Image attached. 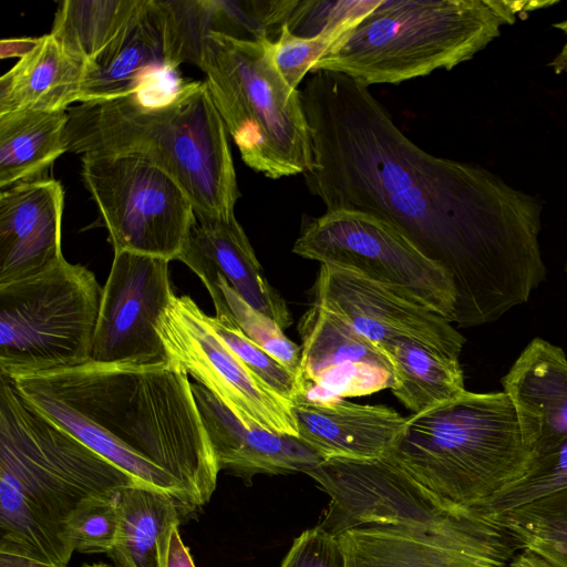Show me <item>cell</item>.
I'll return each mask as SVG.
<instances>
[{
  "mask_svg": "<svg viewBox=\"0 0 567 567\" xmlns=\"http://www.w3.org/2000/svg\"><path fill=\"white\" fill-rule=\"evenodd\" d=\"M177 362L245 426L298 437L291 402L269 389L213 330L189 296H172L156 326Z\"/></svg>",
  "mask_w": 567,
  "mask_h": 567,
  "instance_id": "cell-11",
  "label": "cell"
},
{
  "mask_svg": "<svg viewBox=\"0 0 567 567\" xmlns=\"http://www.w3.org/2000/svg\"><path fill=\"white\" fill-rule=\"evenodd\" d=\"M38 41L39 38L4 39L0 42V56L1 59L11 56L21 59L37 45Z\"/></svg>",
  "mask_w": 567,
  "mask_h": 567,
  "instance_id": "cell-36",
  "label": "cell"
},
{
  "mask_svg": "<svg viewBox=\"0 0 567 567\" xmlns=\"http://www.w3.org/2000/svg\"><path fill=\"white\" fill-rule=\"evenodd\" d=\"M298 439L323 461H375L386 457L406 417L385 405L344 399L291 402Z\"/></svg>",
  "mask_w": 567,
  "mask_h": 567,
  "instance_id": "cell-19",
  "label": "cell"
},
{
  "mask_svg": "<svg viewBox=\"0 0 567 567\" xmlns=\"http://www.w3.org/2000/svg\"><path fill=\"white\" fill-rule=\"evenodd\" d=\"M206 289L216 313H226L246 337L297 375L301 347L292 342L274 319L247 303L219 275Z\"/></svg>",
  "mask_w": 567,
  "mask_h": 567,
  "instance_id": "cell-28",
  "label": "cell"
},
{
  "mask_svg": "<svg viewBox=\"0 0 567 567\" xmlns=\"http://www.w3.org/2000/svg\"><path fill=\"white\" fill-rule=\"evenodd\" d=\"M493 519L511 532L522 549L567 567V489Z\"/></svg>",
  "mask_w": 567,
  "mask_h": 567,
  "instance_id": "cell-27",
  "label": "cell"
},
{
  "mask_svg": "<svg viewBox=\"0 0 567 567\" xmlns=\"http://www.w3.org/2000/svg\"><path fill=\"white\" fill-rule=\"evenodd\" d=\"M120 533L107 554L115 567H157L158 545L165 529L181 523L169 495L141 485L120 491Z\"/></svg>",
  "mask_w": 567,
  "mask_h": 567,
  "instance_id": "cell-26",
  "label": "cell"
},
{
  "mask_svg": "<svg viewBox=\"0 0 567 567\" xmlns=\"http://www.w3.org/2000/svg\"><path fill=\"white\" fill-rule=\"evenodd\" d=\"M511 567H559L537 553L523 548L511 563Z\"/></svg>",
  "mask_w": 567,
  "mask_h": 567,
  "instance_id": "cell-37",
  "label": "cell"
},
{
  "mask_svg": "<svg viewBox=\"0 0 567 567\" xmlns=\"http://www.w3.org/2000/svg\"><path fill=\"white\" fill-rule=\"evenodd\" d=\"M566 272H567V265H566Z\"/></svg>",
  "mask_w": 567,
  "mask_h": 567,
  "instance_id": "cell-41",
  "label": "cell"
},
{
  "mask_svg": "<svg viewBox=\"0 0 567 567\" xmlns=\"http://www.w3.org/2000/svg\"><path fill=\"white\" fill-rule=\"evenodd\" d=\"M181 64L167 1L147 0L115 49L86 68L79 103L115 100L161 85Z\"/></svg>",
  "mask_w": 567,
  "mask_h": 567,
  "instance_id": "cell-17",
  "label": "cell"
},
{
  "mask_svg": "<svg viewBox=\"0 0 567 567\" xmlns=\"http://www.w3.org/2000/svg\"><path fill=\"white\" fill-rule=\"evenodd\" d=\"M337 536L347 567H511L522 550L506 527L481 512L446 530L368 524Z\"/></svg>",
  "mask_w": 567,
  "mask_h": 567,
  "instance_id": "cell-12",
  "label": "cell"
},
{
  "mask_svg": "<svg viewBox=\"0 0 567 567\" xmlns=\"http://www.w3.org/2000/svg\"><path fill=\"white\" fill-rule=\"evenodd\" d=\"M279 567H347V558L338 536L317 525L293 539Z\"/></svg>",
  "mask_w": 567,
  "mask_h": 567,
  "instance_id": "cell-34",
  "label": "cell"
},
{
  "mask_svg": "<svg viewBox=\"0 0 567 567\" xmlns=\"http://www.w3.org/2000/svg\"><path fill=\"white\" fill-rule=\"evenodd\" d=\"M207 287L219 275L252 308L274 319L282 329L291 323L288 307L269 285L250 241L235 215L195 212L177 259Z\"/></svg>",
  "mask_w": 567,
  "mask_h": 567,
  "instance_id": "cell-18",
  "label": "cell"
},
{
  "mask_svg": "<svg viewBox=\"0 0 567 567\" xmlns=\"http://www.w3.org/2000/svg\"><path fill=\"white\" fill-rule=\"evenodd\" d=\"M361 20L347 22L311 37L296 35L284 23L274 41V60L285 82L291 89L298 90L300 82L316 63Z\"/></svg>",
  "mask_w": 567,
  "mask_h": 567,
  "instance_id": "cell-31",
  "label": "cell"
},
{
  "mask_svg": "<svg viewBox=\"0 0 567 567\" xmlns=\"http://www.w3.org/2000/svg\"><path fill=\"white\" fill-rule=\"evenodd\" d=\"M65 146L76 154L130 155L168 174L195 212L234 216L240 196L227 128L206 81H182L68 109Z\"/></svg>",
  "mask_w": 567,
  "mask_h": 567,
  "instance_id": "cell-4",
  "label": "cell"
},
{
  "mask_svg": "<svg viewBox=\"0 0 567 567\" xmlns=\"http://www.w3.org/2000/svg\"><path fill=\"white\" fill-rule=\"evenodd\" d=\"M82 567H115V566H111V565H107L104 563H96V564H91V565L84 564Z\"/></svg>",
  "mask_w": 567,
  "mask_h": 567,
  "instance_id": "cell-40",
  "label": "cell"
},
{
  "mask_svg": "<svg viewBox=\"0 0 567 567\" xmlns=\"http://www.w3.org/2000/svg\"><path fill=\"white\" fill-rule=\"evenodd\" d=\"M120 491L84 498L66 523V536L74 551L109 554L120 533Z\"/></svg>",
  "mask_w": 567,
  "mask_h": 567,
  "instance_id": "cell-30",
  "label": "cell"
},
{
  "mask_svg": "<svg viewBox=\"0 0 567 567\" xmlns=\"http://www.w3.org/2000/svg\"><path fill=\"white\" fill-rule=\"evenodd\" d=\"M301 96L313 153L305 182L326 210L381 218L443 267L461 327L528 300L546 277L535 197L483 167L425 152L350 76L315 71Z\"/></svg>",
  "mask_w": 567,
  "mask_h": 567,
  "instance_id": "cell-1",
  "label": "cell"
},
{
  "mask_svg": "<svg viewBox=\"0 0 567 567\" xmlns=\"http://www.w3.org/2000/svg\"><path fill=\"white\" fill-rule=\"evenodd\" d=\"M64 193L55 179H37L0 193V285L34 276L64 258Z\"/></svg>",
  "mask_w": 567,
  "mask_h": 567,
  "instance_id": "cell-16",
  "label": "cell"
},
{
  "mask_svg": "<svg viewBox=\"0 0 567 567\" xmlns=\"http://www.w3.org/2000/svg\"><path fill=\"white\" fill-rule=\"evenodd\" d=\"M132 485L0 375V567H68L66 523L79 504Z\"/></svg>",
  "mask_w": 567,
  "mask_h": 567,
  "instance_id": "cell-3",
  "label": "cell"
},
{
  "mask_svg": "<svg viewBox=\"0 0 567 567\" xmlns=\"http://www.w3.org/2000/svg\"><path fill=\"white\" fill-rule=\"evenodd\" d=\"M292 252L391 287L453 322L456 292L452 277L381 218L357 210H326L303 227Z\"/></svg>",
  "mask_w": 567,
  "mask_h": 567,
  "instance_id": "cell-9",
  "label": "cell"
},
{
  "mask_svg": "<svg viewBox=\"0 0 567 567\" xmlns=\"http://www.w3.org/2000/svg\"><path fill=\"white\" fill-rule=\"evenodd\" d=\"M385 458L433 505L476 509L522 478L533 453L504 391H465L408 416Z\"/></svg>",
  "mask_w": 567,
  "mask_h": 567,
  "instance_id": "cell-5",
  "label": "cell"
},
{
  "mask_svg": "<svg viewBox=\"0 0 567 567\" xmlns=\"http://www.w3.org/2000/svg\"><path fill=\"white\" fill-rule=\"evenodd\" d=\"M86 65L70 55L51 33L0 78V114L68 110L79 102Z\"/></svg>",
  "mask_w": 567,
  "mask_h": 567,
  "instance_id": "cell-22",
  "label": "cell"
},
{
  "mask_svg": "<svg viewBox=\"0 0 567 567\" xmlns=\"http://www.w3.org/2000/svg\"><path fill=\"white\" fill-rule=\"evenodd\" d=\"M179 523L171 524L163 533L157 556V567H196L179 534Z\"/></svg>",
  "mask_w": 567,
  "mask_h": 567,
  "instance_id": "cell-35",
  "label": "cell"
},
{
  "mask_svg": "<svg viewBox=\"0 0 567 567\" xmlns=\"http://www.w3.org/2000/svg\"><path fill=\"white\" fill-rule=\"evenodd\" d=\"M298 331L301 359L296 399L327 402L391 389L389 358L333 312L312 303Z\"/></svg>",
  "mask_w": 567,
  "mask_h": 567,
  "instance_id": "cell-15",
  "label": "cell"
},
{
  "mask_svg": "<svg viewBox=\"0 0 567 567\" xmlns=\"http://www.w3.org/2000/svg\"><path fill=\"white\" fill-rule=\"evenodd\" d=\"M556 73L567 72V42L560 53L549 64Z\"/></svg>",
  "mask_w": 567,
  "mask_h": 567,
  "instance_id": "cell-38",
  "label": "cell"
},
{
  "mask_svg": "<svg viewBox=\"0 0 567 567\" xmlns=\"http://www.w3.org/2000/svg\"><path fill=\"white\" fill-rule=\"evenodd\" d=\"M173 295L169 260L132 251L114 252L90 361L146 364L166 360L156 326Z\"/></svg>",
  "mask_w": 567,
  "mask_h": 567,
  "instance_id": "cell-13",
  "label": "cell"
},
{
  "mask_svg": "<svg viewBox=\"0 0 567 567\" xmlns=\"http://www.w3.org/2000/svg\"><path fill=\"white\" fill-rule=\"evenodd\" d=\"M68 110H22L0 114V188L41 179L68 152Z\"/></svg>",
  "mask_w": 567,
  "mask_h": 567,
  "instance_id": "cell-23",
  "label": "cell"
},
{
  "mask_svg": "<svg viewBox=\"0 0 567 567\" xmlns=\"http://www.w3.org/2000/svg\"><path fill=\"white\" fill-rule=\"evenodd\" d=\"M333 312L380 350L405 337L460 355L465 338L419 300L352 270L321 264L313 302Z\"/></svg>",
  "mask_w": 567,
  "mask_h": 567,
  "instance_id": "cell-14",
  "label": "cell"
},
{
  "mask_svg": "<svg viewBox=\"0 0 567 567\" xmlns=\"http://www.w3.org/2000/svg\"><path fill=\"white\" fill-rule=\"evenodd\" d=\"M554 27L567 33V18L561 22L555 23Z\"/></svg>",
  "mask_w": 567,
  "mask_h": 567,
  "instance_id": "cell-39",
  "label": "cell"
},
{
  "mask_svg": "<svg viewBox=\"0 0 567 567\" xmlns=\"http://www.w3.org/2000/svg\"><path fill=\"white\" fill-rule=\"evenodd\" d=\"M381 0L299 1L285 24L299 37L316 35L347 22L363 19Z\"/></svg>",
  "mask_w": 567,
  "mask_h": 567,
  "instance_id": "cell-33",
  "label": "cell"
},
{
  "mask_svg": "<svg viewBox=\"0 0 567 567\" xmlns=\"http://www.w3.org/2000/svg\"><path fill=\"white\" fill-rule=\"evenodd\" d=\"M40 414L173 497L182 519L204 507L219 468L188 373L174 360L84 364L12 380Z\"/></svg>",
  "mask_w": 567,
  "mask_h": 567,
  "instance_id": "cell-2",
  "label": "cell"
},
{
  "mask_svg": "<svg viewBox=\"0 0 567 567\" xmlns=\"http://www.w3.org/2000/svg\"><path fill=\"white\" fill-rule=\"evenodd\" d=\"M502 384L533 456L567 436V357L560 347L533 339Z\"/></svg>",
  "mask_w": 567,
  "mask_h": 567,
  "instance_id": "cell-21",
  "label": "cell"
},
{
  "mask_svg": "<svg viewBox=\"0 0 567 567\" xmlns=\"http://www.w3.org/2000/svg\"><path fill=\"white\" fill-rule=\"evenodd\" d=\"M567 489V436L533 456L525 475L476 508L496 518L545 496Z\"/></svg>",
  "mask_w": 567,
  "mask_h": 567,
  "instance_id": "cell-29",
  "label": "cell"
},
{
  "mask_svg": "<svg viewBox=\"0 0 567 567\" xmlns=\"http://www.w3.org/2000/svg\"><path fill=\"white\" fill-rule=\"evenodd\" d=\"M147 0H64L51 34L86 68L105 59L136 22Z\"/></svg>",
  "mask_w": 567,
  "mask_h": 567,
  "instance_id": "cell-25",
  "label": "cell"
},
{
  "mask_svg": "<svg viewBox=\"0 0 567 567\" xmlns=\"http://www.w3.org/2000/svg\"><path fill=\"white\" fill-rule=\"evenodd\" d=\"M192 389L219 471L250 481L256 474H307L323 462L298 437L247 427L205 386Z\"/></svg>",
  "mask_w": 567,
  "mask_h": 567,
  "instance_id": "cell-20",
  "label": "cell"
},
{
  "mask_svg": "<svg viewBox=\"0 0 567 567\" xmlns=\"http://www.w3.org/2000/svg\"><path fill=\"white\" fill-rule=\"evenodd\" d=\"M381 350L392 364L390 390L413 414L452 401L466 391L460 355L405 337L386 342Z\"/></svg>",
  "mask_w": 567,
  "mask_h": 567,
  "instance_id": "cell-24",
  "label": "cell"
},
{
  "mask_svg": "<svg viewBox=\"0 0 567 567\" xmlns=\"http://www.w3.org/2000/svg\"><path fill=\"white\" fill-rule=\"evenodd\" d=\"M555 2L381 0L310 73L332 71L371 84H396L471 60L504 25Z\"/></svg>",
  "mask_w": 567,
  "mask_h": 567,
  "instance_id": "cell-6",
  "label": "cell"
},
{
  "mask_svg": "<svg viewBox=\"0 0 567 567\" xmlns=\"http://www.w3.org/2000/svg\"><path fill=\"white\" fill-rule=\"evenodd\" d=\"M82 177L100 209L114 252L177 259L195 209L168 174L136 156L85 154Z\"/></svg>",
  "mask_w": 567,
  "mask_h": 567,
  "instance_id": "cell-10",
  "label": "cell"
},
{
  "mask_svg": "<svg viewBox=\"0 0 567 567\" xmlns=\"http://www.w3.org/2000/svg\"><path fill=\"white\" fill-rule=\"evenodd\" d=\"M208 321L216 334L274 392L292 402L298 396L297 375L251 341L223 312Z\"/></svg>",
  "mask_w": 567,
  "mask_h": 567,
  "instance_id": "cell-32",
  "label": "cell"
},
{
  "mask_svg": "<svg viewBox=\"0 0 567 567\" xmlns=\"http://www.w3.org/2000/svg\"><path fill=\"white\" fill-rule=\"evenodd\" d=\"M102 293L91 270L65 258L0 285V375L13 380L89 362Z\"/></svg>",
  "mask_w": 567,
  "mask_h": 567,
  "instance_id": "cell-8",
  "label": "cell"
},
{
  "mask_svg": "<svg viewBox=\"0 0 567 567\" xmlns=\"http://www.w3.org/2000/svg\"><path fill=\"white\" fill-rule=\"evenodd\" d=\"M194 63L247 166L272 179L309 171L313 153L301 91L280 75L268 34L210 30Z\"/></svg>",
  "mask_w": 567,
  "mask_h": 567,
  "instance_id": "cell-7",
  "label": "cell"
}]
</instances>
